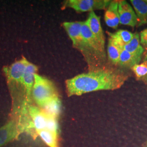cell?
Segmentation results:
<instances>
[{
	"label": "cell",
	"instance_id": "7402d4cb",
	"mask_svg": "<svg viewBox=\"0 0 147 147\" xmlns=\"http://www.w3.org/2000/svg\"><path fill=\"white\" fill-rule=\"evenodd\" d=\"M140 80H141L145 84H147V74L144 77V78H143L142 79H141Z\"/></svg>",
	"mask_w": 147,
	"mask_h": 147
},
{
	"label": "cell",
	"instance_id": "8fae6325",
	"mask_svg": "<svg viewBox=\"0 0 147 147\" xmlns=\"http://www.w3.org/2000/svg\"><path fill=\"white\" fill-rule=\"evenodd\" d=\"M118 1H111L107 8L106 9L104 16L106 24L114 29L117 28L119 24L118 13Z\"/></svg>",
	"mask_w": 147,
	"mask_h": 147
},
{
	"label": "cell",
	"instance_id": "e0dca14e",
	"mask_svg": "<svg viewBox=\"0 0 147 147\" xmlns=\"http://www.w3.org/2000/svg\"><path fill=\"white\" fill-rule=\"evenodd\" d=\"M123 50V49L109 38L107 45V55L109 60L113 64L117 65L118 64L121 52Z\"/></svg>",
	"mask_w": 147,
	"mask_h": 147
},
{
	"label": "cell",
	"instance_id": "2e32d148",
	"mask_svg": "<svg viewBox=\"0 0 147 147\" xmlns=\"http://www.w3.org/2000/svg\"><path fill=\"white\" fill-rule=\"evenodd\" d=\"M123 49L130 53L142 56L144 52V49L140 43V34L138 33H134L131 40L124 45Z\"/></svg>",
	"mask_w": 147,
	"mask_h": 147
},
{
	"label": "cell",
	"instance_id": "5b68a950",
	"mask_svg": "<svg viewBox=\"0 0 147 147\" xmlns=\"http://www.w3.org/2000/svg\"><path fill=\"white\" fill-rule=\"evenodd\" d=\"M110 0H68L64 3V7L70 8L78 13L106 10L110 5Z\"/></svg>",
	"mask_w": 147,
	"mask_h": 147
},
{
	"label": "cell",
	"instance_id": "4fadbf2b",
	"mask_svg": "<svg viewBox=\"0 0 147 147\" xmlns=\"http://www.w3.org/2000/svg\"><path fill=\"white\" fill-rule=\"evenodd\" d=\"M142 56L128 53L124 49L121 51L118 65L121 67L130 68L140 62Z\"/></svg>",
	"mask_w": 147,
	"mask_h": 147
},
{
	"label": "cell",
	"instance_id": "d6986e66",
	"mask_svg": "<svg viewBox=\"0 0 147 147\" xmlns=\"http://www.w3.org/2000/svg\"><path fill=\"white\" fill-rule=\"evenodd\" d=\"M131 69L134 71L137 79L140 80L147 74V62L144 61L140 64H136Z\"/></svg>",
	"mask_w": 147,
	"mask_h": 147
},
{
	"label": "cell",
	"instance_id": "9c48e42d",
	"mask_svg": "<svg viewBox=\"0 0 147 147\" xmlns=\"http://www.w3.org/2000/svg\"><path fill=\"white\" fill-rule=\"evenodd\" d=\"M28 113L33 121V125L38 131L45 130L47 124L48 115L39 107L33 105L28 106Z\"/></svg>",
	"mask_w": 147,
	"mask_h": 147
},
{
	"label": "cell",
	"instance_id": "6da1fadb",
	"mask_svg": "<svg viewBox=\"0 0 147 147\" xmlns=\"http://www.w3.org/2000/svg\"><path fill=\"white\" fill-rule=\"evenodd\" d=\"M128 76L111 69H98L79 74L65 81L68 96H80L92 92L119 89L124 84Z\"/></svg>",
	"mask_w": 147,
	"mask_h": 147
},
{
	"label": "cell",
	"instance_id": "7c38bea8",
	"mask_svg": "<svg viewBox=\"0 0 147 147\" xmlns=\"http://www.w3.org/2000/svg\"><path fill=\"white\" fill-rule=\"evenodd\" d=\"M137 18V26L147 24V3L144 0H131Z\"/></svg>",
	"mask_w": 147,
	"mask_h": 147
},
{
	"label": "cell",
	"instance_id": "7a4b0ae2",
	"mask_svg": "<svg viewBox=\"0 0 147 147\" xmlns=\"http://www.w3.org/2000/svg\"><path fill=\"white\" fill-rule=\"evenodd\" d=\"M29 61L24 56L11 65L3 68V72L7 79V84L13 99L23 95L26 99L24 82V74Z\"/></svg>",
	"mask_w": 147,
	"mask_h": 147
},
{
	"label": "cell",
	"instance_id": "8992f818",
	"mask_svg": "<svg viewBox=\"0 0 147 147\" xmlns=\"http://www.w3.org/2000/svg\"><path fill=\"white\" fill-rule=\"evenodd\" d=\"M118 9L120 24L131 27L137 25L138 21L135 11L126 1H118Z\"/></svg>",
	"mask_w": 147,
	"mask_h": 147
},
{
	"label": "cell",
	"instance_id": "cb8c5ba5",
	"mask_svg": "<svg viewBox=\"0 0 147 147\" xmlns=\"http://www.w3.org/2000/svg\"><path fill=\"white\" fill-rule=\"evenodd\" d=\"M144 1H145V2H146L147 3V0H144Z\"/></svg>",
	"mask_w": 147,
	"mask_h": 147
},
{
	"label": "cell",
	"instance_id": "ba28073f",
	"mask_svg": "<svg viewBox=\"0 0 147 147\" xmlns=\"http://www.w3.org/2000/svg\"><path fill=\"white\" fill-rule=\"evenodd\" d=\"M38 67L34 64L28 62L24 74V82L25 89V96L27 106L30 105L32 92L34 81V74L37 73Z\"/></svg>",
	"mask_w": 147,
	"mask_h": 147
},
{
	"label": "cell",
	"instance_id": "ac0fdd59",
	"mask_svg": "<svg viewBox=\"0 0 147 147\" xmlns=\"http://www.w3.org/2000/svg\"><path fill=\"white\" fill-rule=\"evenodd\" d=\"M37 132L42 141L49 147H59L57 135L47 130H42Z\"/></svg>",
	"mask_w": 147,
	"mask_h": 147
},
{
	"label": "cell",
	"instance_id": "603a6c76",
	"mask_svg": "<svg viewBox=\"0 0 147 147\" xmlns=\"http://www.w3.org/2000/svg\"><path fill=\"white\" fill-rule=\"evenodd\" d=\"M144 61L147 62V53L146 54V55L145 56V57H144Z\"/></svg>",
	"mask_w": 147,
	"mask_h": 147
},
{
	"label": "cell",
	"instance_id": "277c9868",
	"mask_svg": "<svg viewBox=\"0 0 147 147\" xmlns=\"http://www.w3.org/2000/svg\"><path fill=\"white\" fill-rule=\"evenodd\" d=\"M82 22H64L62 26L71 39L73 47L81 52L86 60L87 57V51L81 33Z\"/></svg>",
	"mask_w": 147,
	"mask_h": 147
},
{
	"label": "cell",
	"instance_id": "ffe728a7",
	"mask_svg": "<svg viewBox=\"0 0 147 147\" xmlns=\"http://www.w3.org/2000/svg\"><path fill=\"white\" fill-rule=\"evenodd\" d=\"M58 135V124L57 118L48 115L46 129Z\"/></svg>",
	"mask_w": 147,
	"mask_h": 147
},
{
	"label": "cell",
	"instance_id": "9a60e30c",
	"mask_svg": "<svg viewBox=\"0 0 147 147\" xmlns=\"http://www.w3.org/2000/svg\"><path fill=\"white\" fill-rule=\"evenodd\" d=\"M61 101L58 96H56L49 100L41 109L48 115L57 118L61 112Z\"/></svg>",
	"mask_w": 147,
	"mask_h": 147
},
{
	"label": "cell",
	"instance_id": "44dd1931",
	"mask_svg": "<svg viewBox=\"0 0 147 147\" xmlns=\"http://www.w3.org/2000/svg\"><path fill=\"white\" fill-rule=\"evenodd\" d=\"M140 38V43L143 45H147V28L141 32Z\"/></svg>",
	"mask_w": 147,
	"mask_h": 147
},
{
	"label": "cell",
	"instance_id": "5bb4252c",
	"mask_svg": "<svg viewBox=\"0 0 147 147\" xmlns=\"http://www.w3.org/2000/svg\"><path fill=\"white\" fill-rule=\"evenodd\" d=\"M107 33L109 38L122 49H123L125 45L131 40L134 36V33H132L131 32L124 30H119L115 33H111L109 32Z\"/></svg>",
	"mask_w": 147,
	"mask_h": 147
},
{
	"label": "cell",
	"instance_id": "30bf717a",
	"mask_svg": "<svg viewBox=\"0 0 147 147\" xmlns=\"http://www.w3.org/2000/svg\"><path fill=\"white\" fill-rule=\"evenodd\" d=\"M100 18V16H97L95 11H91L89 12L88 18L86 22L93 35L105 46V36L101 25Z\"/></svg>",
	"mask_w": 147,
	"mask_h": 147
},
{
	"label": "cell",
	"instance_id": "52a82bcc",
	"mask_svg": "<svg viewBox=\"0 0 147 147\" xmlns=\"http://www.w3.org/2000/svg\"><path fill=\"white\" fill-rule=\"evenodd\" d=\"M20 134V124L16 119H11L0 128V147L14 140Z\"/></svg>",
	"mask_w": 147,
	"mask_h": 147
},
{
	"label": "cell",
	"instance_id": "3957f363",
	"mask_svg": "<svg viewBox=\"0 0 147 147\" xmlns=\"http://www.w3.org/2000/svg\"><path fill=\"white\" fill-rule=\"evenodd\" d=\"M56 96H58V93L53 82L38 74H35L32 98L39 108H42L49 100Z\"/></svg>",
	"mask_w": 147,
	"mask_h": 147
}]
</instances>
